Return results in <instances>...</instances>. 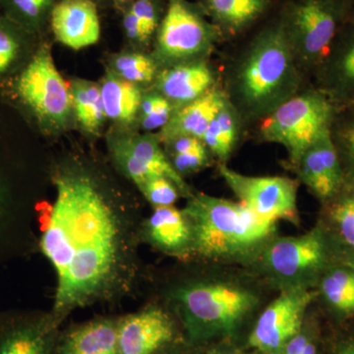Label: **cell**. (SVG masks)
<instances>
[{
	"label": "cell",
	"instance_id": "cell-19",
	"mask_svg": "<svg viewBox=\"0 0 354 354\" xmlns=\"http://www.w3.org/2000/svg\"><path fill=\"white\" fill-rule=\"evenodd\" d=\"M225 97L223 91L215 88L196 101L176 109L167 125L160 129L158 139L165 143L183 136L202 140L209 123L223 106Z\"/></svg>",
	"mask_w": 354,
	"mask_h": 354
},
{
	"label": "cell",
	"instance_id": "cell-20",
	"mask_svg": "<svg viewBox=\"0 0 354 354\" xmlns=\"http://www.w3.org/2000/svg\"><path fill=\"white\" fill-rule=\"evenodd\" d=\"M329 236L335 262L354 258V185H346L330 201L324 204L319 221Z\"/></svg>",
	"mask_w": 354,
	"mask_h": 354
},
{
	"label": "cell",
	"instance_id": "cell-47",
	"mask_svg": "<svg viewBox=\"0 0 354 354\" xmlns=\"http://www.w3.org/2000/svg\"><path fill=\"white\" fill-rule=\"evenodd\" d=\"M235 354H241V353H235Z\"/></svg>",
	"mask_w": 354,
	"mask_h": 354
},
{
	"label": "cell",
	"instance_id": "cell-11",
	"mask_svg": "<svg viewBox=\"0 0 354 354\" xmlns=\"http://www.w3.org/2000/svg\"><path fill=\"white\" fill-rule=\"evenodd\" d=\"M317 298V291L307 286L283 288L261 314L249 337V344L260 353L281 354L286 344L299 334L305 313Z\"/></svg>",
	"mask_w": 354,
	"mask_h": 354
},
{
	"label": "cell",
	"instance_id": "cell-46",
	"mask_svg": "<svg viewBox=\"0 0 354 354\" xmlns=\"http://www.w3.org/2000/svg\"><path fill=\"white\" fill-rule=\"evenodd\" d=\"M255 354H267V353H260V351H257V353H255Z\"/></svg>",
	"mask_w": 354,
	"mask_h": 354
},
{
	"label": "cell",
	"instance_id": "cell-26",
	"mask_svg": "<svg viewBox=\"0 0 354 354\" xmlns=\"http://www.w3.org/2000/svg\"><path fill=\"white\" fill-rule=\"evenodd\" d=\"M241 116L227 97L215 118L209 123L202 142L209 152L221 162H225L232 155L241 133Z\"/></svg>",
	"mask_w": 354,
	"mask_h": 354
},
{
	"label": "cell",
	"instance_id": "cell-35",
	"mask_svg": "<svg viewBox=\"0 0 354 354\" xmlns=\"http://www.w3.org/2000/svg\"><path fill=\"white\" fill-rule=\"evenodd\" d=\"M174 111L176 109H174L171 102L167 101L165 97H162L160 101L158 102V106H156L152 113L142 118V127L146 131L162 129L171 120Z\"/></svg>",
	"mask_w": 354,
	"mask_h": 354
},
{
	"label": "cell",
	"instance_id": "cell-28",
	"mask_svg": "<svg viewBox=\"0 0 354 354\" xmlns=\"http://www.w3.org/2000/svg\"><path fill=\"white\" fill-rule=\"evenodd\" d=\"M346 185H354V106L337 111L330 128Z\"/></svg>",
	"mask_w": 354,
	"mask_h": 354
},
{
	"label": "cell",
	"instance_id": "cell-1",
	"mask_svg": "<svg viewBox=\"0 0 354 354\" xmlns=\"http://www.w3.org/2000/svg\"><path fill=\"white\" fill-rule=\"evenodd\" d=\"M53 184L55 202L39 215V249L57 276L48 316L57 329L75 310L125 295L138 267L134 216L101 176L68 164L57 169Z\"/></svg>",
	"mask_w": 354,
	"mask_h": 354
},
{
	"label": "cell",
	"instance_id": "cell-16",
	"mask_svg": "<svg viewBox=\"0 0 354 354\" xmlns=\"http://www.w3.org/2000/svg\"><path fill=\"white\" fill-rule=\"evenodd\" d=\"M50 25L55 39L80 50L99 41L101 22L93 0H60L51 10Z\"/></svg>",
	"mask_w": 354,
	"mask_h": 354
},
{
	"label": "cell",
	"instance_id": "cell-7",
	"mask_svg": "<svg viewBox=\"0 0 354 354\" xmlns=\"http://www.w3.org/2000/svg\"><path fill=\"white\" fill-rule=\"evenodd\" d=\"M260 252L263 269L283 288H313L335 263L334 249L320 223L299 236L270 239Z\"/></svg>",
	"mask_w": 354,
	"mask_h": 354
},
{
	"label": "cell",
	"instance_id": "cell-13",
	"mask_svg": "<svg viewBox=\"0 0 354 354\" xmlns=\"http://www.w3.org/2000/svg\"><path fill=\"white\" fill-rule=\"evenodd\" d=\"M314 76L316 88L327 95L337 109L354 106V17L342 26Z\"/></svg>",
	"mask_w": 354,
	"mask_h": 354
},
{
	"label": "cell",
	"instance_id": "cell-18",
	"mask_svg": "<svg viewBox=\"0 0 354 354\" xmlns=\"http://www.w3.org/2000/svg\"><path fill=\"white\" fill-rule=\"evenodd\" d=\"M147 241L162 252L176 257L192 254V232L183 209L158 207L143 225Z\"/></svg>",
	"mask_w": 354,
	"mask_h": 354
},
{
	"label": "cell",
	"instance_id": "cell-2",
	"mask_svg": "<svg viewBox=\"0 0 354 354\" xmlns=\"http://www.w3.org/2000/svg\"><path fill=\"white\" fill-rule=\"evenodd\" d=\"M302 75L278 18L236 58L225 93L241 120H263L299 93Z\"/></svg>",
	"mask_w": 354,
	"mask_h": 354
},
{
	"label": "cell",
	"instance_id": "cell-14",
	"mask_svg": "<svg viewBox=\"0 0 354 354\" xmlns=\"http://www.w3.org/2000/svg\"><path fill=\"white\" fill-rule=\"evenodd\" d=\"M295 165L300 181L323 205L337 196L346 186L341 160L330 131L307 148Z\"/></svg>",
	"mask_w": 354,
	"mask_h": 354
},
{
	"label": "cell",
	"instance_id": "cell-38",
	"mask_svg": "<svg viewBox=\"0 0 354 354\" xmlns=\"http://www.w3.org/2000/svg\"><path fill=\"white\" fill-rule=\"evenodd\" d=\"M311 339V335L302 330L286 344L281 354H301Z\"/></svg>",
	"mask_w": 354,
	"mask_h": 354
},
{
	"label": "cell",
	"instance_id": "cell-4",
	"mask_svg": "<svg viewBox=\"0 0 354 354\" xmlns=\"http://www.w3.org/2000/svg\"><path fill=\"white\" fill-rule=\"evenodd\" d=\"M351 15V0H290L279 18L302 73H314Z\"/></svg>",
	"mask_w": 354,
	"mask_h": 354
},
{
	"label": "cell",
	"instance_id": "cell-31",
	"mask_svg": "<svg viewBox=\"0 0 354 354\" xmlns=\"http://www.w3.org/2000/svg\"><path fill=\"white\" fill-rule=\"evenodd\" d=\"M24 32H28L12 20L0 16V75L6 73L15 62Z\"/></svg>",
	"mask_w": 354,
	"mask_h": 354
},
{
	"label": "cell",
	"instance_id": "cell-43",
	"mask_svg": "<svg viewBox=\"0 0 354 354\" xmlns=\"http://www.w3.org/2000/svg\"><path fill=\"white\" fill-rule=\"evenodd\" d=\"M342 263H344V264L351 266V267L354 268V258H351V259L344 261V262H342Z\"/></svg>",
	"mask_w": 354,
	"mask_h": 354
},
{
	"label": "cell",
	"instance_id": "cell-15",
	"mask_svg": "<svg viewBox=\"0 0 354 354\" xmlns=\"http://www.w3.org/2000/svg\"><path fill=\"white\" fill-rule=\"evenodd\" d=\"M176 328L169 314L151 306L118 321L120 354H155L171 344Z\"/></svg>",
	"mask_w": 354,
	"mask_h": 354
},
{
	"label": "cell",
	"instance_id": "cell-9",
	"mask_svg": "<svg viewBox=\"0 0 354 354\" xmlns=\"http://www.w3.org/2000/svg\"><path fill=\"white\" fill-rule=\"evenodd\" d=\"M16 94L46 127L66 124L72 106L71 88L58 72L50 48L43 46L18 76Z\"/></svg>",
	"mask_w": 354,
	"mask_h": 354
},
{
	"label": "cell",
	"instance_id": "cell-25",
	"mask_svg": "<svg viewBox=\"0 0 354 354\" xmlns=\"http://www.w3.org/2000/svg\"><path fill=\"white\" fill-rule=\"evenodd\" d=\"M101 93L106 118L118 123L135 120L143 100L136 84L109 73L102 82Z\"/></svg>",
	"mask_w": 354,
	"mask_h": 354
},
{
	"label": "cell",
	"instance_id": "cell-40",
	"mask_svg": "<svg viewBox=\"0 0 354 354\" xmlns=\"http://www.w3.org/2000/svg\"><path fill=\"white\" fill-rule=\"evenodd\" d=\"M332 354H354V334L337 342Z\"/></svg>",
	"mask_w": 354,
	"mask_h": 354
},
{
	"label": "cell",
	"instance_id": "cell-45",
	"mask_svg": "<svg viewBox=\"0 0 354 354\" xmlns=\"http://www.w3.org/2000/svg\"><path fill=\"white\" fill-rule=\"evenodd\" d=\"M351 14L354 17V0H351Z\"/></svg>",
	"mask_w": 354,
	"mask_h": 354
},
{
	"label": "cell",
	"instance_id": "cell-33",
	"mask_svg": "<svg viewBox=\"0 0 354 354\" xmlns=\"http://www.w3.org/2000/svg\"><path fill=\"white\" fill-rule=\"evenodd\" d=\"M128 8L141 23L147 36L152 38L164 17L165 11L160 0H134Z\"/></svg>",
	"mask_w": 354,
	"mask_h": 354
},
{
	"label": "cell",
	"instance_id": "cell-48",
	"mask_svg": "<svg viewBox=\"0 0 354 354\" xmlns=\"http://www.w3.org/2000/svg\"><path fill=\"white\" fill-rule=\"evenodd\" d=\"M93 1H95V0H93Z\"/></svg>",
	"mask_w": 354,
	"mask_h": 354
},
{
	"label": "cell",
	"instance_id": "cell-27",
	"mask_svg": "<svg viewBox=\"0 0 354 354\" xmlns=\"http://www.w3.org/2000/svg\"><path fill=\"white\" fill-rule=\"evenodd\" d=\"M72 106L76 118L86 131L95 133L106 118L101 87L87 81H75L71 86Z\"/></svg>",
	"mask_w": 354,
	"mask_h": 354
},
{
	"label": "cell",
	"instance_id": "cell-5",
	"mask_svg": "<svg viewBox=\"0 0 354 354\" xmlns=\"http://www.w3.org/2000/svg\"><path fill=\"white\" fill-rule=\"evenodd\" d=\"M191 337L230 334L256 306L258 297L242 286L221 281H195L174 295Z\"/></svg>",
	"mask_w": 354,
	"mask_h": 354
},
{
	"label": "cell",
	"instance_id": "cell-23",
	"mask_svg": "<svg viewBox=\"0 0 354 354\" xmlns=\"http://www.w3.org/2000/svg\"><path fill=\"white\" fill-rule=\"evenodd\" d=\"M320 297L337 319L354 318V268L335 262L323 272L316 285Z\"/></svg>",
	"mask_w": 354,
	"mask_h": 354
},
{
	"label": "cell",
	"instance_id": "cell-39",
	"mask_svg": "<svg viewBox=\"0 0 354 354\" xmlns=\"http://www.w3.org/2000/svg\"><path fill=\"white\" fill-rule=\"evenodd\" d=\"M8 209V189H7L6 181L2 179L1 174H0V234H1L4 227H6Z\"/></svg>",
	"mask_w": 354,
	"mask_h": 354
},
{
	"label": "cell",
	"instance_id": "cell-37",
	"mask_svg": "<svg viewBox=\"0 0 354 354\" xmlns=\"http://www.w3.org/2000/svg\"><path fill=\"white\" fill-rule=\"evenodd\" d=\"M167 144L171 149V155L191 152L205 146L202 140L190 136L178 137L167 142Z\"/></svg>",
	"mask_w": 354,
	"mask_h": 354
},
{
	"label": "cell",
	"instance_id": "cell-30",
	"mask_svg": "<svg viewBox=\"0 0 354 354\" xmlns=\"http://www.w3.org/2000/svg\"><path fill=\"white\" fill-rule=\"evenodd\" d=\"M113 67L118 77L133 84L151 82L157 72L155 60L141 53L118 55L114 59Z\"/></svg>",
	"mask_w": 354,
	"mask_h": 354
},
{
	"label": "cell",
	"instance_id": "cell-21",
	"mask_svg": "<svg viewBox=\"0 0 354 354\" xmlns=\"http://www.w3.org/2000/svg\"><path fill=\"white\" fill-rule=\"evenodd\" d=\"M272 0H200L198 6L221 36H237L271 9Z\"/></svg>",
	"mask_w": 354,
	"mask_h": 354
},
{
	"label": "cell",
	"instance_id": "cell-44",
	"mask_svg": "<svg viewBox=\"0 0 354 354\" xmlns=\"http://www.w3.org/2000/svg\"><path fill=\"white\" fill-rule=\"evenodd\" d=\"M207 354H225L223 351H218V349H214V351H209Z\"/></svg>",
	"mask_w": 354,
	"mask_h": 354
},
{
	"label": "cell",
	"instance_id": "cell-42",
	"mask_svg": "<svg viewBox=\"0 0 354 354\" xmlns=\"http://www.w3.org/2000/svg\"><path fill=\"white\" fill-rule=\"evenodd\" d=\"M118 6L125 7L127 9L128 7L131 6V3L134 0H113Z\"/></svg>",
	"mask_w": 354,
	"mask_h": 354
},
{
	"label": "cell",
	"instance_id": "cell-6",
	"mask_svg": "<svg viewBox=\"0 0 354 354\" xmlns=\"http://www.w3.org/2000/svg\"><path fill=\"white\" fill-rule=\"evenodd\" d=\"M337 111L327 95L316 87L309 88L263 120L260 135L265 141L285 147L295 165L307 148L330 131Z\"/></svg>",
	"mask_w": 354,
	"mask_h": 354
},
{
	"label": "cell",
	"instance_id": "cell-41",
	"mask_svg": "<svg viewBox=\"0 0 354 354\" xmlns=\"http://www.w3.org/2000/svg\"><path fill=\"white\" fill-rule=\"evenodd\" d=\"M301 354H317L316 342L313 339H310Z\"/></svg>",
	"mask_w": 354,
	"mask_h": 354
},
{
	"label": "cell",
	"instance_id": "cell-22",
	"mask_svg": "<svg viewBox=\"0 0 354 354\" xmlns=\"http://www.w3.org/2000/svg\"><path fill=\"white\" fill-rule=\"evenodd\" d=\"M57 354H120L118 321L95 319L74 328L64 335Z\"/></svg>",
	"mask_w": 354,
	"mask_h": 354
},
{
	"label": "cell",
	"instance_id": "cell-10",
	"mask_svg": "<svg viewBox=\"0 0 354 354\" xmlns=\"http://www.w3.org/2000/svg\"><path fill=\"white\" fill-rule=\"evenodd\" d=\"M220 174L239 203L261 220L298 221L297 183L286 176H248L232 171L225 164Z\"/></svg>",
	"mask_w": 354,
	"mask_h": 354
},
{
	"label": "cell",
	"instance_id": "cell-12",
	"mask_svg": "<svg viewBox=\"0 0 354 354\" xmlns=\"http://www.w3.org/2000/svg\"><path fill=\"white\" fill-rule=\"evenodd\" d=\"M155 135H132L115 140L111 153L116 165L125 176L138 185L147 179L165 176L176 183L179 191L189 197L192 193L183 176L174 169L171 160L160 148Z\"/></svg>",
	"mask_w": 354,
	"mask_h": 354
},
{
	"label": "cell",
	"instance_id": "cell-24",
	"mask_svg": "<svg viewBox=\"0 0 354 354\" xmlns=\"http://www.w3.org/2000/svg\"><path fill=\"white\" fill-rule=\"evenodd\" d=\"M55 330L48 317L37 322L17 324L0 335V354H53Z\"/></svg>",
	"mask_w": 354,
	"mask_h": 354
},
{
	"label": "cell",
	"instance_id": "cell-32",
	"mask_svg": "<svg viewBox=\"0 0 354 354\" xmlns=\"http://www.w3.org/2000/svg\"><path fill=\"white\" fill-rule=\"evenodd\" d=\"M137 187L155 208L174 206L178 199V192H180L176 183L165 176L147 179L144 183L138 184Z\"/></svg>",
	"mask_w": 354,
	"mask_h": 354
},
{
	"label": "cell",
	"instance_id": "cell-34",
	"mask_svg": "<svg viewBox=\"0 0 354 354\" xmlns=\"http://www.w3.org/2000/svg\"><path fill=\"white\" fill-rule=\"evenodd\" d=\"M171 162L174 169L180 176L196 172L208 165V149L204 146L197 150L191 151V152L174 153V155H171Z\"/></svg>",
	"mask_w": 354,
	"mask_h": 354
},
{
	"label": "cell",
	"instance_id": "cell-8",
	"mask_svg": "<svg viewBox=\"0 0 354 354\" xmlns=\"http://www.w3.org/2000/svg\"><path fill=\"white\" fill-rule=\"evenodd\" d=\"M156 35L157 57L167 67L205 60L223 38L200 6L187 0H167Z\"/></svg>",
	"mask_w": 354,
	"mask_h": 354
},
{
	"label": "cell",
	"instance_id": "cell-29",
	"mask_svg": "<svg viewBox=\"0 0 354 354\" xmlns=\"http://www.w3.org/2000/svg\"><path fill=\"white\" fill-rule=\"evenodd\" d=\"M6 9V17L28 32H37L46 21L50 22L55 0H0Z\"/></svg>",
	"mask_w": 354,
	"mask_h": 354
},
{
	"label": "cell",
	"instance_id": "cell-17",
	"mask_svg": "<svg viewBox=\"0 0 354 354\" xmlns=\"http://www.w3.org/2000/svg\"><path fill=\"white\" fill-rule=\"evenodd\" d=\"M216 74L205 60L167 67L157 79L158 94L174 108L179 109L196 101L216 88Z\"/></svg>",
	"mask_w": 354,
	"mask_h": 354
},
{
	"label": "cell",
	"instance_id": "cell-36",
	"mask_svg": "<svg viewBox=\"0 0 354 354\" xmlns=\"http://www.w3.org/2000/svg\"><path fill=\"white\" fill-rule=\"evenodd\" d=\"M122 23L125 35L133 43L144 44L150 41V38L147 36L145 30L142 27L141 23L139 22L136 16L131 12L129 8L125 9Z\"/></svg>",
	"mask_w": 354,
	"mask_h": 354
},
{
	"label": "cell",
	"instance_id": "cell-3",
	"mask_svg": "<svg viewBox=\"0 0 354 354\" xmlns=\"http://www.w3.org/2000/svg\"><path fill=\"white\" fill-rule=\"evenodd\" d=\"M184 215L192 232V254L211 260H232L260 252L274 225L261 220L241 203L191 194Z\"/></svg>",
	"mask_w": 354,
	"mask_h": 354
}]
</instances>
